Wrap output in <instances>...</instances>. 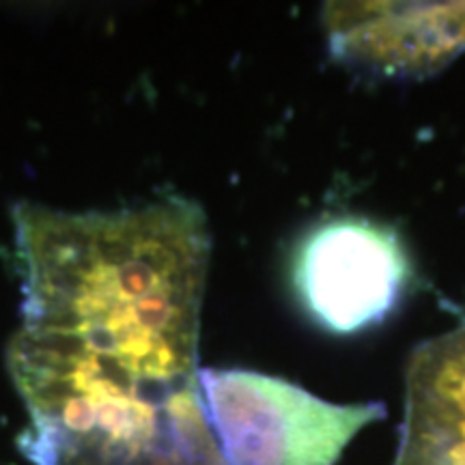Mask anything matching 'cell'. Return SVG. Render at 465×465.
<instances>
[{"mask_svg":"<svg viewBox=\"0 0 465 465\" xmlns=\"http://www.w3.org/2000/svg\"><path fill=\"white\" fill-rule=\"evenodd\" d=\"M392 465H465V323L411 356Z\"/></svg>","mask_w":465,"mask_h":465,"instance_id":"5b68a950","label":"cell"},{"mask_svg":"<svg viewBox=\"0 0 465 465\" xmlns=\"http://www.w3.org/2000/svg\"><path fill=\"white\" fill-rule=\"evenodd\" d=\"M22 341L121 391L166 399L196 381L209 232L199 205L17 212Z\"/></svg>","mask_w":465,"mask_h":465,"instance_id":"6da1fadb","label":"cell"},{"mask_svg":"<svg viewBox=\"0 0 465 465\" xmlns=\"http://www.w3.org/2000/svg\"><path fill=\"white\" fill-rule=\"evenodd\" d=\"M155 465H224V463H223V459H220L218 455H212V452H205V455H188V452H177V455L164 457Z\"/></svg>","mask_w":465,"mask_h":465,"instance_id":"8992f818","label":"cell"},{"mask_svg":"<svg viewBox=\"0 0 465 465\" xmlns=\"http://www.w3.org/2000/svg\"><path fill=\"white\" fill-rule=\"evenodd\" d=\"M407 281L410 261L397 232L371 220H325L295 248V295L325 332L349 336L381 323Z\"/></svg>","mask_w":465,"mask_h":465,"instance_id":"3957f363","label":"cell"},{"mask_svg":"<svg viewBox=\"0 0 465 465\" xmlns=\"http://www.w3.org/2000/svg\"><path fill=\"white\" fill-rule=\"evenodd\" d=\"M196 388L224 465H334L349 441L386 416L380 403H330L243 369H203Z\"/></svg>","mask_w":465,"mask_h":465,"instance_id":"7a4b0ae2","label":"cell"},{"mask_svg":"<svg viewBox=\"0 0 465 465\" xmlns=\"http://www.w3.org/2000/svg\"><path fill=\"white\" fill-rule=\"evenodd\" d=\"M330 50L383 78H420L465 52V3H330Z\"/></svg>","mask_w":465,"mask_h":465,"instance_id":"277c9868","label":"cell"}]
</instances>
